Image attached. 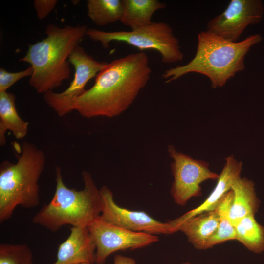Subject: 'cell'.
Returning <instances> with one entry per match:
<instances>
[{"instance_id":"9a60e30c","label":"cell","mask_w":264,"mask_h":264,"mask_svg":"<svg viewBox=\"0 0 264 264\" xmlns=\"http://www.w3.org/2000/svg\"><path fill=\"white\" fill-rule=\"evenodd\" d=\"M233 197L230 210V219L234 226L244 217L255 215L259 207L254 183L246 178H238L232 184Z\"/></svg>"},{"instance_id":"d6986e66","label":"cell","mask_w":264,"mask_h":264,"mask_svg":"<svg viewBox=\"0 0 264 264\" xmlns=\"http://www.w3.org/2000/svg\"><path fill=\"white\" fill-rule=\"evenodd\" d=\"M233 197L232 190L227 192L219 200L215 209L219 216V225L216 232L209 239L207 249L229 240H236V231L229 217Z\"/></svg>"},{"instance_id":"8992f818","label":"cell","mask_w":264,"mask_h":264,"mask_svg":"<svg viewBox=\"0 0 264 264\" xmlns=\"http://www.w3.org/2000/svg\"><path fill=\"white\" fill-rule=\"evenodd\" d=\"M86 35L101 43L106 48H109L110 42L116 41L125 43L141 50H156L160 53L161 61L165 64L180 62L184 56L172 27L163 22H153L130 31L106 32L88 28Z\"/></svg>"},{"instance_id":"ba28073f","label":"cell","mask_w":264,"mask_h":264,"mask_svg":"<svg viewBox=\"0 0 264 264\" xmlns=\"http://www.w3.org/2000/svg\"><path fill=\"white\" fill-rule=\"evenodd\" d=\"M68 61L75 69L74 78L69 86L60 93L51 91L43 94L46 103L60 117L74 110L75 103L86 90L87 83L96 77L107 64L95 60L80 45L71 52Z\"/></svg>"},{"instance_id":"7c38bea8","label":"cell","mask_w":264,"mask_h":264,"mask_svg":"<svg viewBox=\"0 0 264 264\" xmlns=\"http://www.w3.org/2000/svg\"><path fill=\"white\" fill-rule=\"evenodd\" d=\"M96 245L87 227L72 226L68 238L58 247L56 260L51 264L95 262Z\"/></svg>"},{"instance_id":"d4e9b609","label":"cell","mask_w":264,"mask_h":264,"mask_svg":"<svg viewBox=\"0 0 264 264\" xmlns=\"http://www.w3.org/2000/svg\"><path fill=\"white\" fill-rule=\"evenodd\" d=\"M181 264H191V263H190L189 262H185V263H182Z\"/></svg>"},{"instance_id":"9c48e42d","label":"cell","mask_w":264,"mask_h":264,"mask_svg":"<svg viewBox=\"0 0 264 264\" xmlns=\"http://www.w3.org/2000/svg\"><path fill=\"white\" fill-rule=\"evenodd\" d=\"M96 245V264H104L111 253L148 246L159 240L156 235L131 231L98 217L87 227Z\"/></svg>"},{"instance_id":"52a82bcc","label":"cell","mask_w":264,"mask_h":264,"mask_svg":"<svg viewBox=\"0 0 264 264\" xmlns=\"http://www.w3.org/2000/svg\"><path fill=\"white\" fill-rule=\"evenodd\" d=\"M168 151L173 160L171 168L174 181L170 192L177 204L185 206L192 198L200 196L203 181L218 179L219 175L209 169L208 162L194 159L172 145L168 146Z\"/></svg>"},{"instance_id":"ac0fdd59","label":"cell","mask_w":264,"mask_h":264,"mask_svg":"<svg viewBox=\"0 0 264 264\" xmlns=\"http://www.w3.org/2000/svg\"><path fill=\"white\" fill-rule=\"evenodd\" d=\"M255 215L247 216L235 225L236 240L254 253L264 250V227L255 220Z\"/></svg>"},{"instance_id":"8fae6325","label":"cell","mask_w":264,"mask_h":264,"mask_svg":"<svg viewBox=\"0 0 264 264\" xmlns=\"http://www.w3.org/2000/svg\"><path fill=\"white\" fill-rule=\"evenodd\" d=\"M100 190L102 203L99 218L101 220L134 232L153 235L173 233L169 222L159 221L144 211L122 208L114 202L113 193L108 187L104 186Z\"/></svg>"},{"instance_id":"cb8c5ba5","label":"cell","mask_w":264,"mask_h":264,"mask_svg":"<svg viewBox=\"0 0 264 264\" xmlns=\"http://www.w3.org/2000/svg\"><path fill=\"white\" fill-rule=\"evenodd\" d=\"M114 264H136V261L131 257L116 255L114 258Z\"/></svg>"},{"instance_id":"7a4b0ae2","label":"cell","mask_w":264,"mask_h":264,"mask_svg":"<svg viewBox=\"0 0 264 264\" xmlns=\"http://www.w3.org/2000/svg\"><path fill=\"white\" fill-rule=\"evenodd\" d=\"M194 58L187 64L166 70L162 75L166 83L190 73L208 77L213 88L224 86L237 73L245 68L244 59L251 47L262 40L260 34L241 41L231 42L207 31L198 34Z\"/></svg>"},{"instance_id":"2e32d148","label":"cell","mask_w":264,"mask_h":264,"mask_svg":"<svg viewBox=\"0 0 264 264\" xmlns=\"http://www.w3.org/2000/svg\"><path fill=\"white\" fill-rule=\"evenodd\" d=\"M15 95L7 91L0 92V145L6 143L5 133L10 130L17 139L27 134L29 123L18 113L15 107Z\"/></svg>"},{"instance_id":"484cf974","label":"cell","mask_w":264,"mask_h":264,"mask_svg":"<svg viewBox=\"0 0 264 264\" xmlns=\"http://www.w3.org/2000/svg\"><path fill=\"white\" fill-rule=\"evenodd\" d=\"M90 264L89 263H81V264Z\"/></svg>"},{"instance_id":"603a6c76","label":"cell","mask_w":264,"mask_h":264,"mask_svg":"<svg viewBox=\"0 0 264 264\" xmlns=\"http://www.w3.org/2000/svg\"><path fill=\"white\" fill-rule=\"evenodd\" d=\"M58 1L56 0H35L34 7L39 19H43L53 10Z\"/></svg>"},{"instance_id":"e0dca14e","label":"cell","mask_w":264,"mask_h":264,"mask_svg":"<svg viewBox=\"0 0 264 264\" xmlns=\"http://www.w3.org/2000/svg\"><path fill=\"white\" fill-rule=\"evenodd\" d=\"M123 3L120 22L132 30L151 24L154 14L166 7L157 0H123Z\"/></svg>"},{"instance_id":"277c9868","label":"cell","mask_w":264,"mask_h":264,"mask_svg":"<svg viewBox=\"0 0 264 264\" xmlns=\"http://www.w3.org/2000/svg\"><path fill=\"white\" fill-rule=\"evenodd\" d=\"M56 189L48 204H44L32 219L34 224L52 232L65 225L88 227L100 215L102 197L91 175L82 172L84 188L70 189L63 180L61 169L56 167Z\"/></svg>"},{"instance_id":"ffe728a7","label":"cell","mask_w":264,"mask_h":264,"mask_svg":"<svg viewBox=\"0 0 264 264\" xmlns=\"http://www.w3.org/2000/svg\"><path fill=\"white\" fill-rule=\"evenodd\" d=\"M88 16L97 25L105 26L120 21L123 0H88Z\"/></svg>"},{"instance_id":"5b68a950","label":"cell","mask_w":264,"mask_h":264,"mask_svg":"<svg viewBox=\"0 0 264 264\" xmlns=\"http://www.w3.org/2000/svg\"><path fill=\"white\" fill-rule=\"evenodd\" d=\"M45 155L33 143L24 141L17 161L0 165V222L9 220L15 208H32L40 204L38 181Z\"/></svg>"},{"instance_id":"44dd1931","label":"cell","mask_w":264,"mask_h":264,"mask_svg":"<svg viewBox=\"0 0 264 264\" xmlns=\"http://www.w3.org/2000/svg\"><path fill=\"white\" fill-rule=\"evenodd\" d=\"M0 264H33L32 251L26 244L1 243Z\"/></svg>"},{"instance_id":"6da1fadb","label":"cell","mask_w":264,"mask_h":264,"mask_svg":"<svg viewBox=\"0 0 264 264\" xmlns=\"http://www.w3.org/2000/svg\"><path fill=\"white\" fill-rule=\"evenodd\" d=\"M152 69L143 52L128 54L107 63L94 85L78 97L74 110L83 117L112 118L133 102L150 79Z\"/></svg>"},{"instance_id":"3957f363","label":"cell","mask_w":264,"mask_h":264,"mask_svg":"<svg viewBox=\"0 0 264 264\" xmlns=\"http://www.w3.org/2000/svg\"><path fill=\"white\" fill-rule=\"evenodd\" d=\"M85 25L63 28L48 24L46 37L29 44L25 55L20 61L29 63L33 72L29 84L38 93L53 91L70 76L68 58L86 35Z\"/></svg>"},{"instance_id":"7402d4cb","label":"cell","mask_w":264,"mask_h":264,"mask_svg":"<svg viewBox=\"0 0 264 264\" xmlns=\"http://www.w3.org/2000/svg\"><path fill=\"white\" fill-rule=\"evenodd\" d=\"M31 66L27 69L16 72H10L4 68H0V92L7 91V90L19 80L25 77H31L33 74Z\"/></svg>"},{"instance_id":"5bb4252c","label":"cell","mask_w":264,"mask_h":264,"mask_svg":"<svg viewBox=\"0 0 264 264\" xmlns=\"http://www.w3.org/2000/svg\"><path fill=\"white\" fill-rule=\"evenodd\" d=\"M219 225V216L216 210L206 211L181 222L175 228L187 237L194 247L199 250L207 249L210 238L216 232Z\"/></svg>"},{"instance_id":"30bf717a","label":"cell","mask_w":264,"mask_h":264,"mask_svg":"<svg viewBox=\"0 0 264 264\" xmlns=\"http://www.w3.org/2000/svg\"><path fill=\"white\" fill-rule=\"evenodd\" d=\"M260 0H231L226 9L207 23L206 31L231 42H238L246 28L259 23L264 15Z\"/></svg>"},{"instance_id":"4fadbf2b","label":"cell","mask_w":264,"mask_h":264,"mask_svg":"<svg viewBox=\"0 0 264 264\" xmlns=\"http://www.w3.org/2000/svg\"><path fill=\"white\" fill-rule=\"evenodd\" d=\"M225 160L215 187L204 202L178 218L169 221L174 233L175 227L181 222L202 212L214 210L224 195L231 190L233 183L240 177L242 163L237 160L233 155L228 156Z\"/></svg>"}]
</instances>
